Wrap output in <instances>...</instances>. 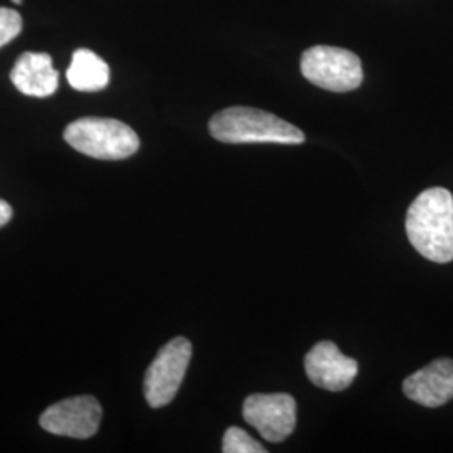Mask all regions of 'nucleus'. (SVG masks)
Wrapping results in <instances>:
<instances>
[{"mask_svg": "<svg viewBox=\"0 0 453 453\" xmlns=\"http://www.w3.org/2000/svg\"><path fill=\"white\" fill-rule=\"evenodd\" d=\"M406 235L425 259L453 260V195L447 188L421 192L406 213Z\"/></svg>", "mask_w": 453, "mask_h": 453, "instance_id": "f257e3e1", "label": "nucleus"}, {"mask_svg": "<svg viewBox=\"0 0 453 453\" xmlns=\"http://www.w3.org/2000/svg\"><path fill=\"white\" fill-rule=\"evenodd\" d=\"M209 130L222 143L301 145L306 140L303 131L279 116L247 106H232L215 114Z\"/></svg>", "mask_w": 453, "mask_h": 453, "instance_id": "f03ea898", "label": "nucleus"}, {"mask_svg": "<svg viewBox=\"0 0 453 453\" xmlns=\"http://www.w3.org/2000/svg\"><path fill=\"white\" fill-rule=\"evenodd\" d=\"M65 140L86 157L125 160L140 148V138L128 125L111 118H81L65 130Z\"/></svg>", "mask_w": 453, "mask_h": 453, "instance_id": "7ed1b4c3", "label": "nucleus"}, {"mask_svg": "<svg viewBox=\"0 0 453 453\" xmlns=\"http://www.w3.org/2000/svg\"><path fill=\"white\" fill-rule=\"evenodd\" d=\"M301 73L311 84L333 93L355 91L363 82V65L355 52L314 46L301 58Z\"/></svg>", "mask_w": 453, "mask_h": 453, "instance_id": "20e7f679", "label": "nucleus"}, {"mask_svg": "<svg viewBox=\"0 0 453 453\" xmlns=\"http://www.w3.org/2000/svg\"><path fill=\"white\" fill-rule=\"evenodd\" d=\"M192 359V342L175 338L158 351L145 374V398L151 408L166 406L179 393Z\"/></svg>", "mask_w": 453, "mask_h": 453, "instance_id": "39448f33", "label": "nucleus"}, {"mask_svg": "<svg viewBox=\"0 0 453 453\" xmlns=\"http://www.w3.org/2000/svg\"><path fill=\"white\" fill-rule=\"evenodd\" d=\"M243 420L252 425L264 440L280 443L289 438L297 421L296 400L288 393L250 395L242 406Z\"/></svg>", "mask_w": 453, "mask_h": 453, "instance_id": "423d86ee", "label": "nucleus"}, {"mask_svg": "<svg viewBox=\"0 0 453 453\" xmlns=\"http://www.w3.org/2000/svg\"><path fill=\"white\" fill-rule=\"evenodd\" d=\"M103 408L95 396L82 395L49 406L41 415V426L59 437L89 438L96 435Z\"/></svg>", "mask_w": 453, "mask_h": 453, "instance_id": "0eeeda50", "label": "nucleus"}, {"mask_svg": "<svg viewBox=\"0 0 453 453\" xmlns=\"http://www.w3.org/2000/svg\"><path fill=\"white\" fill-rule=\"evenodd\" d=\"M304 368L311 383L327 391L348 388L357 374V361L346 357L334 342H318L304 359Z\"/></svg>", "mask_w": 453, "mask_h": 453, "instance_id": "6e6552de", "label": "nucleus"}, {"mask_svg": "<svg viewBox=\"0 0 453 453\" xmlns=\"http://www.w3.org/2000/svg\"><path fill=\"white\" fill-rule=\"evenodd\" d=\"M406 396L426 408H438L453 400V359L440 357L410 374L403 381Z\"/></svg>", "mask_w": 453, "mask_h": 453, "instance_id": "1a4fd4ad", "label": "nucleus"}, {"mask_svg": "<svg viewBox=\"0 0 453 453\" xmlns=\"http://www.w3.org/2000/svg\"><path fill=\"white\" fill-rule=\"evenodd\" d=\"M11 80L26 96L48 97L58 89L59 73L46 52H24L11 71Z\"/></svg>", "mask_w": 453, "mask_h": 453, "instance_id": "9d476101", "label": "nucleus"}, {"mask_svg": "<svg viewBox=\"0 0 453 453\" xmlns=\"http://www.w3.org/2000/svg\"><path fill=\"white\" fill-rule=\"evenodd\" d=\"M67 82L82 93H96L108 86L110 67L89 49H78L65 73Z\"/></svg>", "mask_w": 453, "mask_h": 453, "instance_id": "9b49d317", "label": "nucleus"}, {"mask_svg": "<svg viewBox=\"0 0 453 453\" xmlns=\"http://www.w3.org/2000/svg\"><path fill=\"white\" fill-rule=\"evenodd\" d=\"M222 452L224 453H265L267 449L262 447L259 441H256L247 432H243L239 426L226 428L224 441H222Z\"/></svg>", "mask_w": 453, "mask_h": 453, "instance_id": "f8f14e48", "label": "nucleus"}, {"mask_svg": "<svg viewBox=\"0 0 453 453\" xmlns=\"http://www.w3.org/2000/svg\"><path fill=\"white\" fill-rule=\"evenodd\" d=\"M22 31V19L12 9L0 7V48L9 44Z\"/></svg>", "mask_w": 453, "mask_h": 453, "instance_id": "ddd939ff", "label": "nucleus"}, {"mask_svg": "<svg viewBox=\"0 0 453 453\" xmlns=\"http://www.w3.org/2000/svg\"><path fill=\"white\" fill-rule=\"evenodd\" d=\"M12 215H14L12 207H11L5 200H2V198H0V228L4 226H7V224L11 222Z\"/></svg>", "mask_w": 453, "mask_h": 453, "instance_id": "4468645a", "label": "nucleus"}, {"mask_svg": "<svg viewBox=\"0 0 453 453\" xmlns=\"http://www.w3.org/2000/svg\"><path fill=\"white\" fill-rule=\"evenodd\" d=\"M12 2H14V4H17V5H19V4H22V0H12Z\"/></svg>", "mask_w": 453, "mask_h": 453, "instance_id": "2eb2a0df", "label": "nucleus"}]
</instances>
